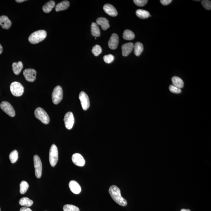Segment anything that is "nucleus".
<instances>
[{
  "instance_id": "nucleus-22",
  "label": "nucleus",
  "mask_w": 211,
  "mask_h": 211,
  "mask_svg": "<svg viewBox=\"0 0 211 211\" xmlns=\"http://www.w3.org/2000/svg\"><path fill=\"white\" fill-rule=\"evenodd\" d=\"M173 85L178 88L181 89L184 86V82L181 78L177 76H174L172 78Z\"/></svg>"
},
{
  "instance_id": "nucleus-38",
  "label": "nucleus",
  "mask_w": 211,
  "mask_h": 211,
  "mask_svg": "<svg viewBox=\"0 0 211 211\" xmlns=\"http://www.w3.org/2000/svg\"><path fill=\"white\" fill-rule=\"evenodd\" d=\"M3 51V47L2 45L0 44V54H2Z\"/></svg>"
},
{
  "instance_id": "nucleus-4",
  "label": "nucleus",
  "mask_w": 211,
  "mask_h": 211,
  "mask_svg": "<svg viewBox=\"0 0 211 211\" xmlns=\"http://www.w3.org/2000/svg\"><path fill=\"white\" fill-rule=\"evenodd\" d=\"M49 160L51 166L55 167L58 160V152L57 146L54 144L52 145L50 149Z\"/></svg>"
},
{
  "instance_id": "nucleus-28",
  "label": "nucleus",
  "mask_w": 211,
  "mask_h": 211,
  "mask_svg": "<svg viewBox=\"0 0 211 211\" xmlns=\"http://www.w3.org/2000/svg\"><path fill=\"white\" fill-rule=\"evenodd\" d=\"M28 183L25 181H22L20 185V194H24L26 192L29 188Z\"/></svg>"
},
{
  "instance_id": "nucleus-32",
  "label": "nucleus",
  "mask_w": 211,
  "mask_h": 211,
  "mask_svg": "<svg viewBox=\"0 0 211 211\" xmlns=\"http://www.w3.org/2000/svg\"><path fill=\"white\" fill-rule=\"evenodd\" d=\"M104 61L106 64H110L114 60V57L112 54H108L104 56L103 57Z\"/></svg>"
},
{
  "instance_id": "nucleus-17",
  "label": "nucleus",
  "mask_w": 211,
  "mask_h": 211,
  "mask_svg": "<svg viewBox=\"0 0 211 211\" xmlns=\"http://www.w3.org/2000/svg\"><path fill=\"white\" fill-rule=\"evenodd\" d=\"M12 24V22L8 16H0V25L2 28L4 29H9Z\"/></svg>"
},
{
  "instance_id": "nucleus-3",
  "label": "nucleus",
  "mask_w": 211,
  "mask_h": 211,
  "mask_svg": "<svg viewBox=\"0 0 211 211\" xmlns=\"http://www.w3.org/2000/svg\"><path fill=\"white\" fill-rule=\"evenodd\" d=\"M35 115L36 118L40 120L43 124H49L50 119L48 115L43 108L40 107L37 108L35 111Z\"/></svg>"
},
{
  "instance_id": "nucleus-37",
  "label": "nucleus",
  "mask_w": 211,
  "mask_h": 211,
  "mask_svg": "<svg viewBox=\"0 0 211 211\" xmlns=\"http://www.w3.org/2000/svg\"><path fill=\"white\" fill-rule=\"evenodd\" d=\"M20 211H32V210L29 208L27 207H22L20 209Z\"/></svg>"
},
{
  "instance_id": "nucleus-19",
  "label": "nucleus",
  "mask_w": 211,
  "mask_h": 211,
  "mask_svg": "<svg viewBox=\"0 0 211 211\" xmlns=\"http://www.w3.org/2000/svg\"><path fill=\"white\" fill-rule=\"evenodd\" d=\"M12 66L14 73L17 75L20 74L23 68V64L21 61L13 63Z\"/></svg>"
},
{
  "instance_id": "nucleus-33",
  "label": "nucleus",
  "mask_w": 211,
  "mask_h": 211,
  "mask_svg": "<svg viewBox=\"0 0 211 211\" xmlns=\"http://www.w3.org/2000/svg\"><path fill=\"white\" fill-rule=\"evenodd\" d=\"M202 6L207 10H209L211 9V1L209 0H204L201 2Z\"/></svg>"
},
{
  "instance_id": "nucleus-40",
  "label": "nucleus",
  "mask_w": 211,
  "mask_h": 211,
  "mask_svg": "<svg viewBox=\"0 0 211 211\" xmlns=\"http://www.w3.org/2000/svg\"><path fill=\"white\" fill-rule=\"evenodd\" d=\"M181 211H191L190 210V209H182Z\"/></svg>"
},
{
  "instance_id": "nucleus-24",
  "label": "nucleus",
  "mask_w": 211,
  "mask_h": 211,
  "mask_svg": "<svg viewBox=\"0 0 211 211\" xmlns=\"http://www.w3.org/2000/svg\"><path fill=\"white\" fill-rule=\"evenodd\" d=\"M137 16L141 19H146L150 16V13L147 11L138 9L136 12Z\"/></svg>"
},
{
  "instance_id": "nucleus-35",
  "label": "nucleus",
  "mask_w": 211,
  "mask_h": 211,
  "mask_svg": "<svg viewBox=\"0 0 211 211\" xmlns=\"http://www.w3.org/2000/svg\"><path fill=\"white\" fill-rule=\"evenodd\" d=\"M133 2L137 6L142 7L146 5L148 1L147 0H134Z\"/></svg>"
},
{
  "instance_id": "nucleus-5",
  "label": "nucleus",
  "mask_w": 211,
  "mask_h": 211,
  "mask_svg": "<svg viewBox=\"0 0 211 211\" xmlns=\"http://www.w3.org/2000/svg\"><path fill=\"white\" fill-rule=\"evenodd\" d=\"M10 88L11 93L15 96H21L24 92V87L18 82H13L11 83Z\"/></svg>"
},
{
  "instance_id": "nucleus-21",
  "label": "nucleus",
  "mask_w": 211,
  "mask_h": 211,
  "mask_svg": "<svg viewBox=\"0 0 211 211\" xmlns=\"http://www.w3.org/2000/svg\"><path fill=\"white\" fill-rule=\"evenodd\" d=\"M55 6V2L54 1H50L43 5L42 7V9L45 13H49L51 12Z\"/></svg>"
},
{
  "instance_id": "nucleus-26",
  "label": "nucleus",
  "mask_w": 211,
  "mask_h": 211,
  "mask_svg": "<svg viewBox=\"0 0 211 211\" xmlns=\"http://www.w3.org/2000/svg\"><path fill=\"white\" fill-rule=\"evenodd\" d=\"M19 203L22 206L26 207H29L32 206L33 202L32 200L29 199L28 198H23L20 199L19 201Z\"/></svg>"
},
{
  "instance_id": "nucleus-29",
  "label": "nucleus",
  "mask_w": 211,
  "mask_h": 211,
  "mask_svg": "<svg viewBox=\"0 0 211 211\" xmlns=\"http://www.w3.org/2000/svg\"><path fill=\"white\" fill-rule=\"evenodd\" d=\"M9 158L12 164L16 163L18 159V153L17 150H14L11 152L9 154Z\"/></svg>"
},
{
  "instance_id": "nucleus-10",
  "label": "nucleus",
  "mask_w": 211,
  "mask_h": 211,
  "mask_svg": "<svg viewBox=\"0 0 211 211\" xmlns=\"http://www.w3.org/2000/svg\"><path fill=\"white\" fill-rule=\"evenodd\" d=\"M79 99L83 110H87L90 107V101L88 96L84 92H81L79 95Z\"/></svg>"
},
{
  "instance_id": "nucleus-30",
  "label": "nucleus",
  "mask_w": 211,
  "mask_h": 211,
  "mask_svg": "<svg viewBox=\"0 0 211 211\" xmlns=\"http://www.w3.org/2000/svg\"><path fill=\"white\" fill-rule=\"evenodd\" d=\"M63 209L64 211H80L79 208L72 205H64Z\"/></svg>"
},
{
  "instance_id": "nucleus-14",
  "label": "nucleus",
  "mask_w": 211,
  "mask_h": 211,
  "mask_svg": "<svg viewBox=\"0 0 211 211\" xmlns=\"http://www.w3.org/2000/svg\"><path fill=\"white\" fill-rule=\"evenodd\" d=\"M103 9L106 13L112 17H115L118 14L116 8L110 4H106L104 5Z\"/></svg>"
},
{
  "instance_id": "nucleus-9",
  "label": "nucleus",
  "mask_w": 211,
  "mask_h": 211,
  "mask_svg": "<svg viewBox=\"0 0 211 211\" xmlns=\"http://www.w3.org/2000/svg\"><path fill=\"white\" fill-rule=\"evenodd\" d=\"M64 121L66 128L69 130L72 129L74 123V118L73 113L69 112L66 114L64 116Z\"/></svg>"
},
{
  "instance_id": "nucleus-23",
  "label": "nucleus",
  "mask_w": 211,
  "mask_h": 211,
  "mask_svg": "<svg viewBox=\"0 0 211 211\" xmlns=\"http://www.w3.org/2000/svg\"><path fill=\"white\" fill-rule=\"evenodd\" d=\"M133 49H134V54L137 57H138L143 51V45L141 42H137L135 45H134Z\"/></svg>"
},
{
  "instance_id": "nucleus-16",
  "label": "nucleus",
  "mask_w": 211,
  "mask_h": 211,
  "mask_svg": "<svg viewBox=\"0 0 211 211\" xmlns=\"http://www.w3.org/2000/svg\"><path fill=\"white\" fill-rule=\"evenodd\" d=\"M69 187L71 191L74 194H78L81 192V189L80 185L74 180L71 181L69 182Z\"/></svg>"
},
{
  "instance_id": "nucleus-2",
  "label": "nucleus",
  "mask_w": 211,
  "mask_h": 211,
  "mask_svg": "<svg viewBox=\"0 0 211 211\" xmlns=\"http://www.w3.org/2000/svg\"><path fill=\"white\" fill-rule=\"evenodd\" d=\"M47 32L46 31L43 30H38L35 31L29 37V41L32 44H37L42 42L46 38Z\"/></svg>"
},
{
  "instance_id": "nucleus-8",
  "label": "nucleus",
  "mask_w": 211,
  "mask_h": 211,
  "mask_svg": "<svg viewBox=\"0 0 211 211\" xmlns=\"http://www.w3.org/2000/svg\"><path fill=\"white\" fill-rule=\"evenodd\" d=\"M1 109L11 117H14L16 115V112L13 106L9 102L6 101H3L1 104Z\"/></svg>"
},
{
  "instance_id": "nucleus-6",
  "label": "nucleus",
  "mask_w": 211,
  "mask_h": 211,
  "mask_svg": "<svg viewBox=\"0 0 211 211\" xmlns=\"http://www.w3.org/2000/svg\"><path fill=\"white\" fill-rule=\"evenodd\" d=\"M63 92L62 88L60 86L55 87L52 94V101L55 105H57L62 100Z\"/></svg>"
},
{
  "instance_id": "nucleus-25",
  "label": "nucleus",
  "mask_w": 211,
  "mask_h": 211,
  "mask_svg": "<svg viewBox=\"0 0 211 211\" xmlns=\"http://www.w3.org/2000/svg\"><path fill=\"white\" fill-rule=\"evenodd\" d=\"M91 33L94 36L97 37L100 36V31L98 25L96 23L93 22L91 25Z\"/></svg>"
},
{
  "instance_id": "nucleus-12",
  "label": "nucleus",
  "mask_w": 211,
  "mask_h": 211,
  "mask_svg": "<svg viewBox=\"0 0 211 211\" xmlns=\"http://www.w3.org/2000/svg\"><path fill=\"white\" fill-rule=\"evenodd\" d=\"M72 159L74 164L78 166L83 167L85 163L84 157L79 153L74 154L72 156Z\"/></svg>"
},
{
  "instance_id": "nucleus-39",
  "label": "nucleus",
  "mask_w": 211,
  "mask_h": 211,
  "mask_svg": "<svg viewBox=\"0 0 211 211\" xmlns=\"http://www.w3.org/2000/svg\"><path fill=\"white\" fill-rule=\"evenodd\" d=\"M24 1V0H18V1H17V0H16V2H18V3L23 2H24V1Z\"/></svg>"
},
{
  "instance_id": "nucleus-11",
  "label": "nucleus",
  "mask_w": 211,
  "mask_h": 211,
  "mask_svg": "<svg viewBox=\"0 0 211 211\" xmlns=\"http://www.w3.org/2000/svg\"><path fill=\"white\" fill-rule=\"evenodd\" d=\"M23 75L27 81L33 82L35 81L36 79V72L35 69L28 68L24 70Z\"/></svg>"
},
{
  "instance_id": "nucleus-34",
  "label": "nucleus",
  "mask_w": 211,
  "mask_h": 211,
  "mask_svg": "<svg viewBox=\"0 0 211 211\" xmlns=\"http://www.w3.org/2000/svg\"><path fill=\"white\" fill-rule=\"evenodd\" d=\"M170 91L171 92L175 93V94H179L182 92L181 89L175 87L173 85H171L169 87Z\"/></svg>"
},
{
  "instance_id": "nucleus-18",
  "label": "nucleus",
  "mask_w": 211,
  "mask_h": 211,
  "mask_svg": "<svg viewBox=\"0 0 211 211\" xmlns=\"http://www.w3.org/2000/svg\"><path fill=\"white\" fill-rule=\"evenodd\" d=\"M96 24L101 26L103 30H106L109 27V21L105 18L100 17L97 19Z\"/></svg>"
},
{
  "instance_id": "nucleus-15",
  "label": "nucleus",
  "mask_w": 211,
  "mask_h": 211,
  "mask_svg": "<svg viewBox=\"0 0 211 211\" xmlns=\"http://www.w3.org/2000/svg\"><path fill=\"white\" fill-rule=\"evenodd\" d=\"M122 55L124 57H127L132 52L134 48L133 43L130 42L123 45L122 46Z\"/></svg>"
},
{
  "instance_id": "nucleus-13",
  "label": "nucleus",
  "mask_w": 211,
  "mask_h": 211,
  "mask_svg": "<svg viewBox=\"0 0 211 211\" xmlns=\"http://www.w3.org/2000/svg\"><path fill=\"white\" fill-rule=\"evenodd\" d=\"M119 42L118 36L116 33H113L111 36L109 40L108 41V45L109 48L115 50L117 48Z\"/></svg>"
},
{
  "instance_id": "nucleus-36",
  "label": "nucleus",
  "mask_w": 211,
  "mask_h": 211,
  "mask_svg": "<svg viewBox=\"0 0 211 211\" xmlns=\"http://www.w3.org/2000/svg\"><path fill=\"white\" fill-rule=\"evenodd\" d=\"M160 1L162 5H166L170 4L172 1V0H161Z\"/></svg>"
},
{
  "instance_id": "nucleus-27",
  "label": "nucleus",
  "mask_w": 211,
  "mask_h": 211,
  "mask_svg": "<svg viewBox=\"0 0 211 211\" xmlns=\"http://www.w3.org/2000/svg\"><path fill=\"white\" fill-rule=\"evenodd\" d=\"M123 38L127 40H131L135 38V35L133 32L130 30H125L123 34Z\"/></svg>"
},
{
  "instance_id": "nucleus-31",
  "label": "nucleus",
  "mask_w": 211,
  "mask_h": 211,
  "mask_svg": "<svg viewBox=\"0 0 211 211\" xmlns=\"http://www.w3.org/2000/svg\"><path fill=\"white\" fill-rule=\"evenodd\" d=\"M92 51L94 56L97 57L102 53V48L99 45H96L93 47Z\"/></svg>"
},
{
  "instance_id": "nucleus-7",
  "label": "nucleus",
  "mask_w": 211,
  "mask_h": 211,
  "mask_svg": "<svg viewBox=\"0 0 211 211\" xmlns=\"http://www.w3.org/2000/svg\"><path fill=\"white\" fill-rule=\"evenodd\" d=\"M33 160L35 176L38 178H40L42 176V161L40 157L37 155L34 156Z\"/></svg>"
},
{
  "instance_id": "nucleus-20",
  "label": "nucleus",
  "mask_w": 211,
  "mask_h": 211,
  "mask_svg": "<svg viewBox=\"0 0 211 211\" xmlns=\"http://www.w3.org/2000/svg\"><path fill=\"white\" fill-rule=\"evenodd\" d=\"M70 6V3L68 1H64L60 2L56 5L55 10L56 12L65 10L67 9Z\"/></svg>"
},
{
  "instance_id": "nucleus-1",
  "label": "nucleus",
  "mask_w": 211,
  "mask_h": 211,
  "mask_svg": "<svg viewBox=\"0 0 211 211\" xmlns=\"http://www.w3.org/2000/svg\"><path fill=\"white\" fill-rule=\"evenodd\" d=\"M109 192L113 200L119 205L125 206L127 205V201L122 196L120 190L117 186L113 185L109 189Z\"/></svg>"
}]
</instances>
